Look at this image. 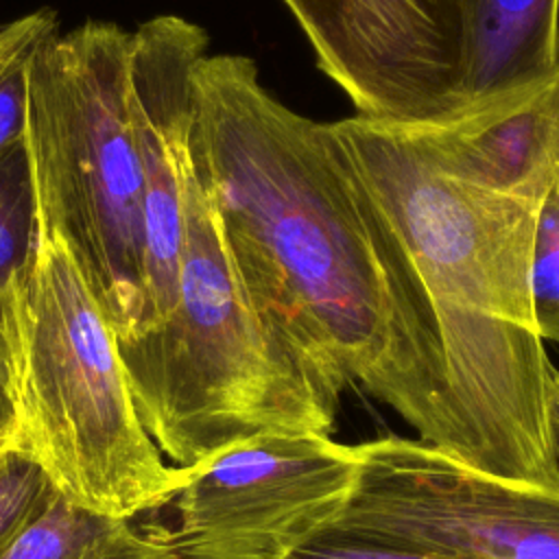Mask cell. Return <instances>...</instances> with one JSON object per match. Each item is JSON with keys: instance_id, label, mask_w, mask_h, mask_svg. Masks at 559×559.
Instances as JSON below:
<instances>
[{"instance_id": "e0dca14e", "label": "cell", "mask_w": 559, "mask_h": 559, "mask_svg": "<svg viewBox=\"0 0 559 559\" xmlns=\"http://www.w3.org/2000/svg\"><path fill=\"white\" fill-rule=\"evenodd\" d=\"M35 50L22 52L0 70V155L24 140L28 61Z\"/></svg>"}, {"instance_id": "5bb4252c", "label": "cell", "mask_w": 559, "mask_h": 559, "mask_svg": "<svg viewBox=\"0 0 559 559\" xmlns=\"http://www.w3.org/2000/svg\"><path fill=\"white\" fill-rule=\"evenodd\" d=\"M55 489L15 428L0 445V552Z\"/></svg>"}, {"instance_id": "ba28073f", "label": "cell", "mask_w": 559, "mask_h": 559, "mask_svg": "<svg viewBox=\"0 0 559 559\" xmlns=\"http://www.w3.org/2000/svg\"><path fill=\"white\" fill-rule=\"evenodd\" d=\"M319 70L373 118L421 111L459 81V0H290Z\"/></svg>"}, {"instance_id": "4fadbf2b", "label": "cell", "mask_w": 559, "mask_h": 559, "mask_svg": "<svg viewBox=\"0 0 559 559\" xmlns=\"http://www.w3.org/2000/svg\"><path fill=\"white\" fill-rule=\"evenodd\" d=\"M37 242V205L24 140L0 155V330L13 308Z\"/></svg>"}, {"instance_id": "52a82bcc", "label": "cell", "mask_w": 559, "mask_h": 559, "mask_svg": "<svg viewBox=\"0 0 559 559\" xmlns=\"http://www.w3.org/2000/svg\"><path fill=\"white\" fill-rule=\"evenodd\" d=\"M358 450L323 432L260 435L186 467L177 559H288L345 509Z\"/></svg>"}, {"instance_id": "ffe728a7", "label": "cell", "mask_w": 559, "mask_h": 559, "mask_svg": "<svg viewBox=\"0 0 559 559\" xmlns=\"http://www.w3.org/2000/svg\"><path fill=\"white\" fill-rule=\"evenodd\" d=\"M286 2H290V0H284V4H286Z\"/></svg>"}, {"instance_id": "9c48e42d", "label": "cell", "mask_w": 559, "mask_h": 559, "mask_svg": "<svg viewBox=\"0 0 559 559\" xmlns=\"http://www.w3.org/2000/svg\"><path fill=\"white\" fill-rule=\"evenodd\" d=\"M203 26L155 15L131 31L129 103L144 179V304L138 330H155L173 308L186 229V183L194 118V70L207 55Z\"/></svg>"}, {"instance_id": "9a60e30c", "label": "cell", "mask_w": 559, "mask_h": 559, "mask_svg": "<svg viewBox=\"0 0 559 559\" xmlns=\"http://www.w3.org/2000/svg\"><path fill=\"white\" fill-rule=\"evenodd\" d=\"M528 286L539 338L559 345V192L537 207Z\"/></svg>"}, {"instance_id": "ac0fdd59", "label": "cell", "mask_w": 559, "mask_h": 559, "mask_svg": "<svg viewBox=\"0 0 559 559\" xmlns=\"http://www.w3.org/2000/svg\"><path fill=\"white\" fill-rule=\"evenodd\" d=\"M546 430H548V450L552 459L555 474L559 476V369H552L546 395Z\"/></svg>"}, {"instance_id": "2e32d148", "label": "cell", "mask_w": 559, "mask_h": 559, "mask_svg": "<svg viewBox=\"0 0 559 559\" xmlns=\"http://www.w3.org/2000/svg\"><path fill=\"white\" fill-rule=\"evenodd\" d=\"M288 559H456L430 550L411 546L341 535L334 531H321L317 537L299 546Z\"/></svg>"}, {"instance_id": "d6986e66", "label": "cell", "mask_w": 559, "mask_h": 559, "mask_svg": "<svg viewBox=\"0 0 559 559\" xmlns=\"http://www.w3.org/2000/svg\"><path fill=\"white\" fill-rule=\"evenodd\" d=\"M15 432V424H13V415H11V408L0 391V445Z\"/></svg>"}, {"instance_id": "7a4b0ae2", "label": "cell", "mask_w": 559, "mask_h": 559, "mask_svg": "<svg viewBox=\"0 0 559 559\" xmlns=\"http://www.w3.org/2000/svg\"><path fill=\"white\" fill-rule=\"evenodd\" d=\"M393 223L428 295L472 467L559 489L546 395L552 365L531 306L539 203L445 173L400 122H330Z\"/></svg>"}, {"instance_id": "8fae6325", "label": "cell", "mask_w": 559, "mask_h": 559, "mask_svg": "<svg viewBox=\"0 0 559 559\" xmlns=\"http://www.w3.org/2000/svg\"><path fill=\"white\" fill-rule=\"evenodd\" d=\"M463 68L459 103L559 66V0H459Z\"/></svg>"}, {"instance_id": "30bf717a", "label": "cell", "mask_w": 559, "mask_h": 559, "mask_svg": "<svg viewBox=\"0 0 559 559\" xmlns=\"http://www.w3.org/2000/svg\"><path fill=\"white\" fill-rule=\"evenodd\" d=\"M404 127L445 173L474 186L535 203L559 192V66Z\"/></svg>"}, {"instance_id": "5b68a950", "label": "cell", "mask_w": 559, "mask_h": 559, "mask_svg": "<svg viewBox=\"0 0 559 559\" xmlns=\"http://www.w3.org/2000/svg\"><path fill=\"white\" fill-rule=\"evenodd\" d=\"M131 31L87 20L28 61L24 144L37 218L68 245L116 345L144 304V179L129 103Z\"/></svg>"}, {"instance_id": "8992f818", "label": "cell", "mask_w": 559, "mask_h": 559, "mask_svg": "<svg viewBox=\"0 0 559 559\" xmlns=\"http://www.w3.org/2000/svg\"><path fill=\"white\" fill-rule=\"evenodd\" d=\"M356 450L354 491L328 531L456 559H559V489L476 469L419 439Z\"/></svg>"}, {"instance_id": "277c9868", "label": "cell", "mask_w": 559, "mask_h": 559, "mask_svg": "<svg viewBox=\"0 0 559 559\" xmlns=\"http://www.w3.org/2000/svg\"><path fill=\"white\" fill-rule=\"evenodd\" d=\"M0 391L26 450L81 507L131 520L186 483L140 424L114 332L68 245L39 218L0 330Z\"/></svg>"}, {"instance_id": "6da1fadb", "label": "cell", "mask_w": 559, "mask_h": 559, "mask_svg": "<svg viewBox=\"0 0 559 559\" xmlns=\"http://www.w3.org/2000/svg\"><path fill=\"white\" fill-rule=\"evenodd\" d=\"M190 159L253 299L419 441L472 465L428 295L330 122L284 105L253 59L207 52Z\"/></svg>"}, {"instance_id": "3957f363", "label": "cell", "mask_w": 559, "mask_h": 559, "mask_svg": "<svg viewBox=\"0 0 559 559\" xmlns=\"http://www.w3.org/2000/svg\"><path fill=\"white\" fill-rule=\"evenodd\" d=\"M118 356L140 424L177 467L260 435H328L347 386L251 297L192 159L173 308Z\"/></svg>"}, {"instance_id": "7c38bea8", "label": "cell", "mask_w": 559, "mask_h": 559, "mask_svg": "<svg viewBox=\"0 0 559 559\" xmlns=\"http://www.w3.org/2000/svg\"><path fill=\"white\" fill-rule=\"evenodd\" d=\"M0 559H177L168 528L76 504L59 489L2 548Z\"/></svg>"}]
</instances>
